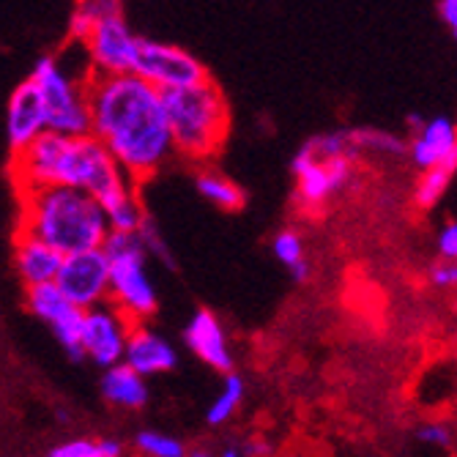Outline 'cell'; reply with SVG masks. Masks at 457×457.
I'll return each instance as SVG.
<instances>
[{
    "mask_svg": "<svg viewBox=\"0 0 457 457\" xmlns=\"http://www.w3.org/2000/svg\"><path fill=\"white\" fill-rule=\"evenodd\" d=\"M91 135L140 184L176 154L164 94L137 71L91 74Z\"/></svg>",
    "mask_w": 457,
    "mask_h": 457,
    "instance_id": "cell-1",
    "label": "cell"
},
{
    "mask_svg": "<svg viewBox=\"0 0 457 457\" xmlns=\"http://www.w3.org/2000/svg\"><path fill=\"white\" fill-rule=\"evenodd\" d=\"M14 181L17 189L47 184L79 187L104 209L137 189V181L96 135H63L55 129H47L25 151L14 154Z\"/></svg>",
    "mask_w": 457,
    "mask_h": 457,
    "instance_id": "cell-2",
    "label": "cell"
},
{
    "mask_svg": "<svg viewBox=\"0 0 457 457\" xmlns=\"http://www.w3.org/2000/svg\"><path fill=\"white\" fill-rule=\"evenodd\" d=\"M20 230L45 238L63 255L104 246L110 217L104 205L86 189L47 184L20 187Z\"/></svg>",
    "mask_w": 457,
    "mask_h": 457,
    "instance_id": "cell-3",
    "label": "cell"
},
{
    "mask_svg": "<svg viewBox=\"0 0 457 457\" xmlns=\"http://www.w3.org/2000/svg\"><path fill=\"white\" fill-rule=\"evenodd\" d=\"M168 107L176 154L187 159H212L228 140L230 107L212 79L189 88L162 91Z\"/></svg>",
    "mask_w": 457,
    "mask_h": 457,
    "instance_id": "cell-4",
    "label": "cell"
},
{
    "mask_svg": "<svg viewBox=\"0 0 457 457\" xmlns=\"http://www.w3.org/2000/svg\"><path fill=\"white\" fill-rule=\"evenodd\" d=\"M104 249L110 255V302L118 304L135 323L148 320L159 307V296L145 269L148 249L140 230H110Z\"/></svg>",
    "mask_w": 457,
    "mask_h": 457,
    "instance_id": "cell-5",
    "label": "cell"
},
{
    "mask_svg": "<svg viewBox=\"0 0 457 457\" xmlns=\"http://www.w3.org/2000/svg\"><path fill=\"white\" fill-rule=\"evenodd\" d=\"M30 77L36 79L41 96H45L50 129L63 135L91 132V96H88L91 77L74 79L66 71V66L53 55L38 58Z\"/></svg>",
    "mask_w": 457,
    "mask_h": 457,
    "instance_id": "cell-6",
    "label": "cell"
},
{
    "mask_svg": "<svg viewBox=\"0 0 457 457\" xmlns=\"http://www.w3.org/2000/svg\"><path fill=\"white\" fill-rule=\"evenodd\" d=\"M25 304L28 312L45 320L61 348L69 353V359H86L82 351V326H86V310L77 302H71L58 282H41L25 287Z\"/></svg>",
    "mask_w": 457,
    "mask_h": 457,
    "instance_id": "cell-7",
    "label": "cell"
},
{
    "mask_svg": "<svg viewBox=\"0 0 457 457\" xmlns=\"http://www.w3.org/2000/svg\"><path fill=\"white\" fill-rule=\"evenodd\" d=\"M353 176V156H318L304 145L294 159V179H296V203L304 209H320Z\"/></svg>",
    "mask_w": 457,
    "mask_h": 457,
    "instance_id": "cell-8",
    "label": "cell"
},
{
    "mask_svg": "<svg viewBox=\"0 0 457 457\" xmlns=\"http://www.w3.org/2000/svg\"><path fill=\"white\" fill-rule=\"evenodd\" d=\"M86 47L88 63L96 74H127L135 71L137 63V50H140V38L132 33V28L120 14H110L99 20L88 36L79 41Z\"/></svg>",
    "mask_w": 457,
    "mask_h": 457,
    "instance_id": "cell-9",
    "label": "cell"
},
{
    "mask_svg": "<svg viewBox=\"0 0 457 457\" xmlns=\"http://www.w3.org/2000/svg\"><path fill=\"white\" fill-rule=\"evenodd\" d=\"M135 71L143 74L148 82H154L159 91L189 88L203 79H209V71H205V66L195 55H189L176 45H164V41H154V38H140Z\"/></svg>",
    "mask_w": 457,
    "mask_h": 457,
    "instance_id": "cell-10",
    "label": "cell"
},
{
    "mask_svg": "<svg viewBox=\"0 0 457 457\" xmlns=\"http://www.w3.org/2000/svg\"><path fill=\"white\" fill-rule=\"evenodd\" d=\"M132 326L135 320L110 299L86 310V326H82V351H86V359H91L102 370L123 361Z\"/></svg>",
    "mask_w": 457,
    "mask_h": 457,
    "instance_id": "cell-11",
    "label": "cell"
},
{
    "mask_svg": "<svg viewBox=\"0 0 457 457\" xmlns=\"http://www.w3.org/2000/svg\"><path fill=\"white\" fill-rule=\"evenodd\" d=\"M63 294L77 302L82 310H91L110 299V255L104 246L82 249V253H69L58 271Z\"/></svg>",
    "mask_w": 457,
    "mask_h": 457,
    "instance_id": "cell-12",
    "label": "cell"
},
{
    "mask_svg": "<svg viewBox=\"0 0 457 457\" xmlns=\"http://www.w3.org/2000/svg\"><path fill=\"white\" fill-rule=\"evenodd\" d=\"M47 129H50V118H47L45 96H41L36 79L28 77L12 91L9 107H6V140H9L12 156L25 151Z\"/></svg>",
    "mask_w": 457,
    "mask_h": 457,
    "instance_id": "cell-13",
    "label": "cell"
},
{
    "mask_svg": "<svg viewBox=\"0 0 457 457\" xmlns=\"http://www.w3.org/2000/svg\"><path fill=\"white\" fill-rule=\"evenodd\" d=\"M184 340L189 345V351L203 361L209 364L217 372H230L233 370V351L228 345L225 328L217 320L214 312L200 310L192 315V320L184 328Z\"/></svg>",
    "mask_w": 457,
    "mask_h": 457,
    "instance_id": "cell-14",
    "label": "cell"
},
{
    "mask_svg": "<svg viewBox=\"0 0 457 457\" xmlns=\"http://www.w3.org/2000/svg\"><path fill=\"white\" fill-rule=\"evenodd\" d=\"M63 258L66 255L61 253V249H55L45 238H38V236L17 228L14 263H17V274L25 282V287L28 285H41V282H55L58 271L63 266Z\"/></svg>",
    "mask_w": 457,
    "mask_h": 457,
    "instance_id": "cell-15",
    "label": "cell"
},
{
    "mask_svg": "<svg viewBox=\"0 0 457 457\" xmlns=\"http://www.w3.org/2000/svg\"><path fill=\"white\" fill-rule=\"evenodd\" d=\"M413 127H417V135L408 143V156L420 170H428L449 156H457V123L454 120L444 115L430 118V120L413 118Z\"/></svg>",
    "mask_w": 457,
    "mask_h": 457,
    "instance_id": "cell-16",
    "label": "cell"
},
{
    "mask_svg": "<svg viewBox=\"0 0 457 457\" xmlns=\"http://www.w3.org/2000/svg\"><path fill=\"white\" fill-rule=\"evenodd\" d=\"M123 361L135 367L140 376L154 378V376H162V372H170L176 367L179 356H176V348L162 335H156L154 328H148V323L143 320V323H135L129 331Z\"/></svg>",
    "mask_w": 457,
    "mask_h": 457,
    "instance_id": "cell-17",
    "label": "cell"
},
{
    "mask_svg": "<svg viewBox=\"0 0 457 457\" xmlns=\"http://www.w3.org/2000/svg\"><path fill=\"white\" fill-rule=\"evenodd\" d=\"M102 397L115 405V408H127V411H137L148 405V386H145V376L135 367H129L127 361H118L112 367H104L102 376Z\"/></svg>",
    "mask_w": 457,
    "mask_h": 457,
    "instance_id": "cell-18",
    "label": "cell"
},
{
    "mask_svg": "<svg viewBox=\"0 0 457 457\" xmlns=\"http://www.w3.org/2000/svg\"><path fill=\"white\" fill-rule=\"evenodd\" d=\"M457 173V156H449L433 168L422 170L420 184L413 189V200H417L420 209H433V205L444 197V192L449 189L452 176Z\"/></svg>",
    "mask_w": 457,
    "mask_h": 457,
    "instance_id": "cell-19",
    "label": "cell"
},
{
    "mask_svg": "<svg viewBox=\"0 0 457 457\" xmlns=\"http://www.w3.org/2000/svg\"><path fill=\"white\" fill-rule=\"evenodd\" d=\"M197 192L214 203L217 209H225V212H238L244 205V192L236 181H230L228 176L217 173V170H203L197 173Z\"/></svg>",
    "mask_w": 457,
    "mask_h": 457,
    "instance_id": "cell-20",
    "label": "cell"
},
{
    "mask_svg": "<svg viewBox=\"0 0 457 457\" xmlns=\"http://www.w3.org/2000/svg\"><path fill=\"white\" fill-rule=\"evenodd\" d=\"M120 12H123V0H79L71 14V22H69V28H71L69 33L74 41H82L99 20H104L110 14H120Z\"/></svg>",
    "mask_w": 457,
    "mask_h": 457,
    "instance_id": "cell-21",
    "label": "cell"
},
{
    "mask_svg": "<svg viewBox=\"0 0 457 457\" xmlns=\"http://www.w3.org/2000/svg\"><path fill=\"white\" fill-rule=\"evenodd\" d=\"M241 400H244V381L230 370V372H225L222 392L214 397V403L209 405V411H205V422L214 425V428L230 422V417L238 411Z\"/></svg>",
    "mask_w": 457,
    "mask_h": 457,
    "instance_id": "cell-22",
    "label": "cell"
},
{
    "mask_svg": "<svg viewBox=\"0 0 457 457\" xmlns=\"http://www.w3.org/2000/svg\"><path fill=\"white\" fill-rule=\"evenodd\" d=\"M107 217H110V228L112 230H127V233H137L145 225V209L137 197V189L118 197L115 203L107 205Z\"/></svg>",
    "mask_w": 457,
    "mask_h": 457,
    "instance_id": "cell-23",
    "label": "cell"
},
{
    "mask_svg": "<svg viewBox=\"0 0 457 457\" xmlns=\"http://www.w3.org/2000/svg\"><path fill=\"white\" fill-rule=\"evenodd\" d=\"M351 135V143L356 148V154L361 151H372V154H408V145L397 137V135H389V132H381V129H348Z\"/></svg>",
    "mask_w": 457,
    "mask_h": 457,
    "instance_id": "cell-24",
    "label": "cell"
},
{
    "mask_svg": "<svg viewBox=\"0 0 457 457\" xmlns=\"http://www.w3.org/2000/svg\"><path fill=\"white\" fill-rule=\"evenodd\" d=\"M135 449L151 457H184L187 454V446L179 438L159 433V430H140L135 436Z\"/></svg>",
    "mask_w": 457,
    "mask_h": 457,
    "instance_id": "cell-25",
    "label": "cell"
},
{
    "mask_svg": "<svg viewBox=\"0 0 457 457\" xmlns=\"http://www.w3.org/2000/svg\"><path fill=\"white\" fill-rule=\"evenodd\" d=\"M274 258L285 263L287 269H294L304 263V241L296 230H282L274 238Z\"/></svg>",
    "mask_w": 457,
    "mask_h": 457,
    "instance_id": "cell-26",
    "label": "cell"
},
{
    "mask_svg": "<svg viewBox=\"0 0 457 457\" xmlns=\"http://www.w3.org/2000/svg\"><path fill=\"white\" fill-rule=\"evenodd\" d=\"M53 457H102V441L94 438H71L50 449Z\"/></svg>",
    "mask_w": 457,
    "mask_h": 457,
    "instance_id": "cell-27",
    "label": "cell"
},
{
    "mask_svg": "<svg viewBox=\"0 0 457 457\" xmlns=\"http://www.w3.org/2000/svg\"><path fill=\"white\" fill-rule=\"evenodd\" d=\"M417 441L420 444H428V446H441V449H449L452 446V430L441 422H428L417 430Z\"/></svg>",
    "mask_w": 457,
    "mask_h": 457,
    "instance_id": "cell-28",
    "label": "cell"
},
{
    "mask_svg": "<svg viewBox=\"0 0 457 457\" xmlns=\"http://www.w3.org/2000/svg\"><path fill=\"white\" fill-rule=\"evenodd\" d=\"M430 282L441 290H452L457 287V261L441 258L433 269H430Z\"/></svg>",
    "mask_w": 457,
    "mask_h": 457,
    "instance_id": "cell-29",
    "label": "cell"
},
{
    "mask_svg": "<svg viewBox=\"0 0 457 457\" xmlns=\"http://www.w3.org/2000/svg\"><path fill=\"white\" fill-rule=\"evenodd\" d=\"M140 236H143V241H145L148 255H156V258H162L164 263H173V258H170V253H168V246H164V241L159 238V233H156V228H154L151 220H145V225L140 228Z\"/></svg>",
    "mask_w": 457,
    "mask_h": 457,
    "instance_id": "cell-30",
    "label": "cell"
},
{
    "mask_svg": "<svg viewBox=\"0 0 457 457\" xmlns=\"http://www.w3.org/2000/svg\"><path fill=\"white\" fill-rule=\"evenodd\" d=\"M436 246H438L441 258L457 261V222H449V225L441 228V233L436 238Z\"/></svg>",
    "mask_w": 457,
    "mask_h": 457,
    "instance_id": "cell-31",
    "label": "cell"
},
{
    "mask_svg": "<svg viewBox=\"0 0 457 457\" xmlns=\"http://www.w3.org/2000/svg\"><path fill=\"white\" fill-rule=\"evenodd\" d=\"M438 14L452 30V36L457 38V0H438Z\"/></svg>",
    "mask_w": 457,
    "mask_h": 457,
    "instance_id": "cell-32",
    "label": "cell"
},
{
    "mask_svg": "<svg viewBox=\"0 0 457 457\" xmlns=\"http://www.w3.org/2000/svg\"><path fill=\"white\" fill-rule=\"evenodd\" d=\"M123 454V446L112 438H102V457H118Z\"/></svg>",
    "mask_w": 457,
    "mask_h": 457,
    "instance_id": "cell-33",
    "label": "cell"
}]
</instances>
